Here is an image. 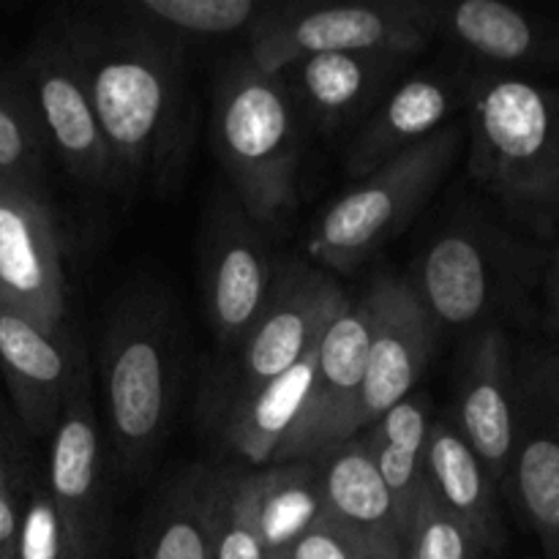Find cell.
<instances>
[{
	"instance_id": "35",
	"label": "cell",
	"mask_w": 559,
	"mask_h": 559,
	"mask_svg": "<svg viewBox=\"0 0 559 559\" xmlns=\"http://www.w3.org/2000/svg\"><path fill=\"white\" fill-rule=\"evenodd\" d=\"M557 349H559V344H557Z\"/></svg>"
},
{
	"instance_id": "31",
	"label": "cell",
	"mask_w": 559,
	"mask_h": 559,
	"mask_svg": "<svg viewBox=\"0 0 559 559\" xmlns=\"http://www.w3.org/2000/svg\"><path fill=\"white\" fill-rule=\"evenodd\" d=\"M271 559H355L349 546L344 544V538L338 535V530L333 527L331 519L325 516V508H322V516L311 524L306 533H300L293 544L284 546L276 557Z\"/></svg>"
},
{
	"instance_id": "7",
	"label": "cell",
	"mask_w": 559,
	"mask_h": 559,
	"mask_svg": "<svg viewBox=\"0 0 559 559\" xmlns=\"http://www.w3.org/2000/svg\"><path fill=\"white\" fill-rule=\"evenodd\" d=\"M437 36L431 0L355 5H271L249 33V55L262 71L325 52H391L413 60Z\"/></svg>"
},
{
	"instance_id": "13",
	"label": "cell",
	"mask_w": 559,
	"mask_h": 559,
	"mask_svg": "<svg viewBox=\"0 0 559 559\" xmlns=\"http://www.w3.org/2000/svg\"><path fill=\"white\" fill-rule=\"evenodd\" d=\"M271 243L233 194L216 202L202 240V293L211 331L224 347H238L273 287Z\"/></svg>"
},
{
	"instance_id": "23",
	"label": "cell",
	"mask_w": 559,
	"mask_h": 559,
	"mask_svg": "<svg viewBox=\"0 0 559 559\" xmlns=\"http://www.w3.org/2000/svg\"><path fill=\"white\" fill-rule=\"evenodd\" d=\"M424 486L442 511L484 535L495 551L502 544L497 484L451 420H435L424 451Z\"/></svg>"
},
{
	"instance_id": "8",
	"label": "cell",
	"mask_w": 559,
	"mask_h": 559,
	"mask_svg": "<svg viewBox=\"0 0 559 559\" xmlns=\"http://www.w3.org/2000/svg\"><path fill=\"white\" fill-rule=\"evenodd\" d=\"M347 309L344 289L320 267L289 262L276 271L265 306L238 344V360L218 396L224 413L306 358Z\"/></svg>"
},
{
	"instance_id": "3",
	"label": "cell",
	"mask_w": 559,
	"mask_h": 559,
	"mask_svg": "<svg viewBox=\"0 0 559 559\" xmlns=\"http://www.w3.org/2000/svg\"><path fill=\"white\" fill-rule=\"evenodd\" d=\"M180 380V331L173 304L136 289L109 317L102 338V399L118 475L153 462L173 424Z\"/></svg>"
},
{
	"instance_id": "29",
	"label": "cell",
	"mask_w": 559,
	"mask_h": 559,
	"mask_svg": "<svg viewBox=\"0 0 559 559\" xmlns=\"http://www.w3.org/2000/svg\"><path fill=\"white\" fill-rule=\"evenodd\" d=\"M495 546L469 524L442 511L435 497L420 491L413 511L404 519V559H489Z\"/></svg>"
},
{
	"instance_id": "6",
	"label": "cell",
	"mask_w": 559,
	"mask_h": 559,
	"mask_svg": "<svg viewBox=\"0 0 559 559\" xmlns=\"http://www.w3.org/2000/svg\"><path fill=\"white\" fill-rule=\"evenodd\" d=\"M467 129L448 123L440 131L391 158L344 191L311 227L306 251L322 267L353 273L402 233L426 205L451 164L456 162Z\"/></svg>"
},
{
	"instance_id": "15",
	"label": "cell",
	"mask_w": 559,
	"mask_h": 559,
	"mask_svg": "<svg viewBox=\"0 0 559 559\" xmlns=\"http://www.w3.org/2000/svg\"><path fill=\"white\" fill-rule=\"evenodd\" d=\"M453 429L464 437L486 473L502 486L519 424V366L506 328L469 333L459 360Z\"/></svg>"
},
{
	"instance_id": "32",
	"label": "cell",
	"mask_w": 559,
	"mask_h": 559,
	"mask_svg": "<svg viewBox=\"0 0 559 559\" xmlns=\"http://www.w3.org/2000/svg\"><path fill=\"white\" fill-rule=\"evenodd\" d=\"M20 544V511L11 489H0V559H16Z\"/></svg>"
},
{
	"instance_id": "24",
	"label": "cell",
	"mask_w": 559,
	"mask_h": 559,
	"mask_svg": "<svg viewBox=\"0 0 559 559\" xmlns=\"http://www.w3.org/2000/svg\"><path fill=\"white\" fill-rule=\"evenodd\" d=\"M317 353H320V344L306 358H300L293 369L278 374L276 380L265 382L254 393L233 404L227 413H222L224 440L243 462L257 464V467L273 464L284 437L295 426L306 396H309Z\"/></svg>"
},
{
	"instance_id": "17",
	"label": "cell",
	"mask_w": 559,
	"mask_h": 559,
	"mask_svg": "<svg viewBox=\"0 0 559 559\" xmlns=\"http://www.w3.org/2000/svg\"><path fill=\"white\" fill-rule=\"evenodd\" d=\"M407 66L409 58L391 52H325L293 60L278 76L295 115L320 131H338L374 112Z\"/></svg>"
},
{
	"instance_id": "30",
	"label": "cell",
	"mask_w": 559,
	"mask_h": 559,
	"mask_svg": "<svg viewBox=\"0 0 559 559\" xmlns=\"http://www.w3.org/2000/svg\"><path fill=\"white\" fill-rule=\"evenodd\" d=\"M16 559H74L69 538L47 489L36 491L25 513H20Z\"/></svg>"
},
{
	"instance_id": "22",
	"label": "cell",
	"mask_w": 559,
	"mask_h": 559,
	"mask_svg": "<svg viewBox=\"0 0 559 559\" xmlns=\"http://www.w3.org/2000/svg\"><path fill=\"white\" fill-rule=\"evenodd\" d=\"M224 469L189 467L153 500L136 540V559H213Z\"/></svg>"
},
{
	"instance_id": "2",
	"label": "cell",
	"mask_w": 559,
	"mask_h": 559,
	"mask_svg": "<svg viewBox=\"0 0 559 559\" xmlns=\"http://www.w3.org/2000/svg\"><path fill=\"white\" fill-rule=\"evenodd\" d=\"M467 175L524 238H559V87L475 71L464 93Z\"/></svg>"
},
{
	"instance_id": "26",
	"label": "cell",
	"mask_w": 559,
	"mask_h": 559,
	"mask_svg": "<svg viewBox=\"0 0 559 559\" xmlns=\"http://www.w3.org/2000/svg\"><path fill=\"white\" fill-rule=\"evenodd\" d=\"M322 508L317 464H276L257 473V524L265 559L306 533L322 516Z\"/></svg>"
},
{
	"instance_id": "27",
	"label": "cell",
	"mask_w": 559,
	"mask_h": 559,
	"mask_svg": "<svg viewBox=\"0 0 559 559\" xmlns=\"http://www.w3.org/2000/svg\"><path fill=\"white\" fill-rule=\"evenodd\" d=\"M273 3L260 0H129L120 9L134 20L180 38H218L251 33Z\"/></svg>"
},
{
	"instance_id": "9",
	"label": "cell",
	"mask_w": 559,
	"mask_h": 559,
	"mask_svg": "<svg viewBox=\"0 0 559 559\" xmlns=\"http://www.w3.org/2000/svg\"><path fill=\"white\" fill-rule=\"evenodd\" d=\"M502 489L546 557L559 559V349L519 366V424Z\"/></svg>"
},
{
	"instance_id": "5",
	"label": "cell",
	"mask_w": 559,
	"mask_h": 559,
	"mask_svg": "<svg viewBox=\"0 0 559 559\" xmlns=\"http://www.w3.org/2000/svg\"><path fill=\"white\" fill-rule=\"evenodd\" d=\"M211 142L233 197L260 227L276 224L298 200V115L278 74L249 55L218 71L211 107Z\"/></svg>"
},
{
	"instance_id": "25",
	"label": "cell",
	"mask_w": 559,
	"mask_h": 559,
	"mask_svg": "<svg viewBox=\"0 0 559 559\" xmlns=\"http://www.w3.org/2000/svg\"><path fill=\"white\" fill-rule=\"evenodd\" d=\"M431 424L435 418L429 399L424 393H409L364 435H358L377 475L396 500L402 519H407L424 491V451Z\"/></svg>"
},
{
	"instance_id": "16",
	"label": "cell",
	"mask_w": 559,
	"mask_h": 559,
	"mask_svg": "<svg viewBox=\"0 0 559 559\" xmlns=\"http://www.w3.org/2000/svg\"><path fill=\"white\" fill-rule=\"evenodd\" d=\"M366 298L371 306V333L358 407L360 435L415 393L437 336L435 320L407 278H380Z\"/></svg>"
},
{
	"instance_id": "20",
	"label": "cell",
	"mask_w": 559,
	"mask_h": 559,
	"mask_svg": "<svg viewBox=\"0 0 559 559\" xmlns=\"http://www.w3.org/2000/svg\"><path fill=\"white\" fill-rule=\"evenodd\" d=\"M464 93L467 74L418 71L399 82L355 134L344 162L349 178L364 180L385 162L429 140L435 131L451 123L453 115L462 112Z\"/></svg>"
},
{
	"instance_id": "18",
	"label": "cell",
	"mask_w": 559,
	"mask_h": 559,
	"mask_svg": "<svg viewBox=\"0 0 559 559\" xmlns=\"http://www.w3.org/2000/svg\"><path fill=\"white\" fill-rule=\"evenodd\" d=\"M0 374L5 377L22 424L36 437L52 435L66 402L85 377L69 333L0 309Z\"/></svg>"
},
{
	"instance_id": "1",
	"label": "cell",
	"mask_w": 559,
	"mask_h": 559,
	"mask_svg": "<svg viewBox=\"0 0 559 559\" xmlns=\"http://www.w3.org/2000/svg\"><path fill=\"white\" fill-rule=\"evenodd\" d=\"M63 31L112 158L115 186H173L191 142L186 41L123 9L107 20L63 22Z\"/></svg>"
},
{
	"instance_id": "19",
	"label": "cell",
	"mask_w": 559,
	"mask_h": 559,
	"mask_svg": "<svg viewBox=\"0 0 559 559\" xmlns=\"http://www.w3.org/2000/svg\"><path fill=\"white\" fill-rule=\"evenodd\" d=\"M437 36L448 38L489 71H555L559 74V20L500 3V0H459L435 3Z\"/></svg>"
},
{
	"instance_id": "34",
	"label": "cell",
	"mask_w": 559,
	"mask_h": 559,
	"mask_svg": "<svg viewBox=\"0 0 559 559\" xmlns=\"http://www.w3.org/2000/svg\"><path fill=\"white\" fill-rule=\"evenodd\" d=\"M0 489H11V480H9V464H5V453L0 448Z\"/></svg>"
},
{
	"instance_id": "28",
	"label": "cell",
	"mask_w": 559,
	"mask_h": 559,
	"mask_svg": "<svg viewBox=\"0 0 559 559\" xmlns=\"http://www.w3.org/2000/svg\"><path fill=\"white\" fill-rule=\"evenodd\" d=\"M49 153L25 80L0 71V178L44 191Z\"/></svg>"
},
{
	"instance_id": "12",
	"label": "cell",
	"mask_w": 559,
	"mask_h": 559,
	"mask_svg": "<svg viewBox=\"0 0 559 559\" xmlns=\"http://www.w3.org/2000/svg\"><path fill=\"white\" fill-rule=\"evenodd\" d=\"M0 309L47 331L66 317L63 249L44 191L0 178Z\"/></svg>"
},
{
	"instance_id": "4",
	"label": "cell",
	"mask_w": 559,
	"mask_h": 559,
	"mask_svg": "<svg viewBox=\"0 0 559 559\" xmlns=\"http://www.w3.org/2000/svg\"><path fill=\"white\" fill-rule=\"evenodd\" d=\"M549 249L489 216L448 222L407 278L437 328H506L544 282Z\"/></svg>"
},
{
	"instance_id": "10",
	"label": "cell",
	"mask_w": 559,
	"mask_h": 559,
	"mask_svg": "<svg viewBox=\"0 0 559 559\" xmlns=\"http://www.w3.org/2000/svg\"><path fill=\"white\" fill-rule=\"evenodd\" d=\"M369 333L371 306L364 295L322 336L309 396L273 464H317L360 435L358 407Z\"/></svg>"
},
{
	"instance_id": "21",
	"label": "cell",
	"mask_w": 559,
	"mask_h": 559,
	"mask_svg": "<svg viewBox=\"0 0 559 559\" xmlns=\"http://www.w3.org/2000/svg\"><path fill=\"white\" fill-rule=\"evenodd\" d=\"M325 516L355 559H404V519L360 437L317 462Z\"/></svg>"
},
{
	"instance_id": "14",
	"label": "cell",
	"mask_w": 559,
	"mask_h": 559,
	"mask_svg": "<svg viewBox=\"0 0 559 559\" xmlns=\"http://www.w3.org/2000/svg\"><path fill=\"white\" fill-rule=\"evenodd\" d=\"M47 495L69 538L71 557L98 559L107 546L109 502L104 486V448L87 374L66 402L49 445Z\"/></svg>"
},
{
	"instance_id": "33",
	"label": "cell",
	"mask_w": 559,
	"mask_h": 559,
	"mask_svg": "<svg viewBox=\"0 0 559 559\" xmlns=\"http://www.w3.org/2000/svg\"><path fill=\"white\" fill-rule=\"evenodd\" d=\"M544 295H546V322L549 331L559 338V238L549 249V260H546L544 271Z\"/></svg>"
},
{
	"instance_id": "11",
	"label": "cell",
	"mask_w": 559,
	"mask_h": 559,
	"mask_svg": "<svg viewBox=\"0 0 559 559\" xmlns=\"http://www.w3.org/2000/svg\"><path fill=\"white\" fill-rule=\"evenodd\" d=\"M20 74L41 120L49 151L60 158V164L80 183L96 189L115 186L112 158L63 22L44 31L31 44Z\"/></svg>"
}]
</instances>
